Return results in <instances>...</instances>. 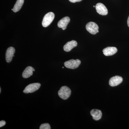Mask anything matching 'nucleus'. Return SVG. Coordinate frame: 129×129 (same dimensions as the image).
<instances>
[{
  "label": "nucleus",
  "instance_id": "9",
  "mask_svg": "<svg viewBox=\"0 0 129 129\" xmlns=\"http://www.w3.org/2000/svg\"><path fill=\"white\" fill-rule=\"evenodd\" d=\"M70 19L69 17H65L61 19L57 24L58 27L61 28L63 30L67 28V25L70 22Z\"/></svg>",
  "mask_w": 129,
  "mask_h": 129
},
{
  "label": "nucleus",
  "instance_id": "14",
  "mask_svg": "<svg viewBox=\"0 0 129 129\" xmlns=\"http://www.w3.org/2000/svg\"><path fill=\"white\" fill-rule=\"evenodd\" d=\"M24 0H17L16 4L14 5L13 8V11L14 12H17L21 9L23 5Z\"/></svg>",
  "mask_w": 129,
  "mask_h": 129
},
{
  "label": "nucleus",
  "instance_id": "17",
  "mask_svg": "<svg viewBox=\"0 0 129 129\" xmlns=\"http://www.w3.org/2000/svg\"><path fill=\"white\" fill-rule=\"evenodd\" d=\"M82 1V0H69L70 2L73 3H75L76 2H80L81 1Z\"/></svg>",
  "mask_w": 129,
  "mask_h": 129
},
{
  "label": "nucleus",
  "instance_id": "4",
  "mask_svg": "<svg viewBox=\"0 0 129 129\" xmlns=\"http://www.w3.org/2000/svg\"><path fill=\"white\" fill-rule=\"evenodd\" d=\"M41 85L39 83L30 84L25 87L23 92L26 94L34 92L39 89Z\"/></svg>",
  "mask_w": 129,
  "mask_h": 129
},
{
  "label": "nucleus",
  "instance_id": "16",
  "mask_svg": "<svg viewBox=\"0 0 129 129\" xmlns=\"http://www.w3.org/2000/svg\"><path fill=\"white\" fill-rule=\"evenodd\" d=\"M6 122L4 120H2L0 122V127H3L6 124Z\"/></svg>",
  "mask_w": 129,
  "mask_h": 129
},
{
  "label": "nucleus",
  "instance_id": "12",
  "mask_svg": "<svg viewBox=\"0 0 129 129\" xmlns=\"http://www.w3.org/2000/svg\"><path fill=\"white\" fill-rule=\"evenodd\" d=\"M90 114L92 116L93 119L95 120H100L102 116V111L96 109H92L91 111Z\"/></svg>",
  "mask_w": 129,
  "mask_h": 129
},
{
  "label": "nucleus",
  "instance_id": "5",
  "mask_svg": "<svg viewBox=\"0 0 129 129\" xmlns=\"http://www.w3.org/2000/svg\"><path fill=\"white\" fill-rule=\"evenodd\" d=\"M86 28L87 31L91 34L95 35L97 33V31L99 29V27L95 22H91L86 24Z\"/></svg>",
  "mask_w": 129,
  "mask_h": 129
},
{
  "label": "nucleus",
  "instance_id": "2",
  "mask_svg": "<svg viewBox=\"0 0 129 129\" xmlns=\"http://www.w3.org/2000/svg\"><path fill=\"white\" fill-rule=\"evenodd\" d=\"M55 18V14L52 12L47 13L45 16L42 22V25L44 27H48L52 22Z\"/></svg>",
  "mask_w": 129,
  "mask_h": 129
},
{
  "label": "nucleus",
  "instance_id": "15",
  "mask_svg": "<svg viewBox=\"0 0 129 129\" xmlns=\"http://www.w3.org/2000/svg\"><path fill=\"white\" fill-rule=\"evenodd\" d=\"M40 129H51L50 125L48 123L42 124L40 125Z\"/></svg>",
  "mask_w": 129,
  "mask_h": 129
},
{
  "label": "nucleus",
  "instance_id": "18",
  "mask_svg": "<svg viewBox=\"0 0 129 129\" xmlns=\"http://www.w3.org/2000/svg\"><path fill=\"white\" fill-rule=\"evenodd\" d=\"M127 24H128V26L129 27V16L128 17V20H127Z\"/></svg>",
  "mask_w": 129,
  "mask_h": 129
},
{
  "label": "nucleus",
  "instance_id": "6",
  "mask_svg": "<svg viewBox=\"0 0 129 129\" xmlns=\"http://www.w3.org/2000/svg\"><path fill=\"white\" fill-rule=\"evenodd\" d=\"M97 12L102 16H105L108 13V11L106 7L102 3H98L95 6Z\"/></svg>",
  "mask_w": 129,
  "mask_h": 129
},
{
  "label": "nucleus",
  "instance_id": "1",
  "mask_svg": "<svg viewBox=\"0 0 129 129\" xmlns=\"http://www.w3.org/2000/svg\"><path fill=\"white\" fill-rule=\"evenodd\" d=\"M71 94V90L67 86L61 87L58 91V95L60 98L63 100L68 99Z\"/></svg>",
  "mask_w": 129,
  "mask_h": 129
},
{
  "label": "nucleus",
  "instance_id": "19",
  "mask_svg": "<svg viewBox=\"0 0 129 129\" xmlns=\"http://www.w3.org/2000/svg\"><path fill=\"white\" fill-rule=\"evenodd\" d=\"M1 88H0V93H1Z\"/></svg>",
  "mask_w": 129,
  "mask_h": 129
},
{
  "label": "nucleus",
  "instance_id": "21",
  "mask_svg": "<svg viewBox=\"0 0 129 129\" xmlns=\"http://www.w3.org/2000/svg\"><path fill=\"white\" fill-rule=\"evenodd\" d=\"M62 68H63H63H64V67H62Z\"/></svg>",
  "mask_w": 129,
  "mask_h": 129
},
{
  "label": "nucleus",
  "instance_id": "20",
  "mask_svg": "<svg viewBox=\"0 0 129 129\" xmlns=\"http://www.w3.org/2000/svg\"><path fill=\"white\" fill-rule=\"evenodd\" d=\"M93 7H95V6H93Z\"/></svg>",
  "mask_w": 129,
  "mask_h": 129
},
{
  "label": "nucleus",
  "instance_id": "11",
  "mask_svg": "<svg viewBox=\"0 0 129 129\" xmlns=\"http://www.w3.org/2000/svg\"><path fill=\"white\" fill-rule=\"evenodd\" d=\"M77 45L78 44L77 42L75 41L72 40L68 42L63 46V50L65 51L68 52L70 51L72 49L77 46Z\"/></svg>",
  "mask_w": 129,
  "mask_h": 129
},
{
  "label": "nucleus",
  "instance_id": "3",
  "mask_svg": "<svg viewBox=\"0 0 129 129\" xmlns=\"http://www.w3.org/2000/svg\"><path fill=\"white\" fill-rule=\"evenodd\" d=\"M81 64V61L79 59H72L64 63V66L67 68L74 69L77 68Z\"/></svg>",
  "mask_w": 129,
  "mask_h": 129
},
{
  "label": "nucleus",
  "instance_id": "7",
  "mask_svg": "<svg viewBox=\"0 0 129 129\" xmlns=\"http://www.w3.org/2000/svg\"><path fill=\"white\" fill-rule=\"evenodd\" d=\"M123 79L122 77L119 76H115L112 77L109 81V84L112 87L117 86L120 84L123 81Z\"/></svg>",
  "mask_w": 129,
  "mask_h": 129
},
{
  "label": "nucleus",
  "instance_id": "8",
  "mask_svg": "<svg viewBox=\"0 0 129 129\" xmlns=\"http://www.w3.org/2000/svg\"><path fill=\"white\" fill-rule=\"evenodd\" d=\"M15 49L14 47H10L8 48L6 52V59L7 62L9 63L11 62L13 57L14 56Z\"/></svg>",
  "mask_w": 129,
  "mask_h": 129
},
{
  "label": "nucleus",
  "instance_id": "10",
  "mask_svg": "<svg viewBox=\"0 0 129 129\" xmlns=\"http://www.w3.org/2000/svg\"><path fill=\"white\" fill-rule=\"evenodd\" d=\"M103 52V54L106 56H112L117 52V49L113 47H108L104 48Z\"/></svg>",
  "mask_w": 129,
  "mask_h": 129
},
{
  "label": "nucleus",
  "instance_id": "13",
  "mask_svg": "<svg viewBox=\"0 0 129 129\" xmlns=\"http://www.w3.org/2000/svg\"><path fill=\"white\" fill-rule=\"evenodd\" d=\"M35 71L34 69L32 67H27L23 71L22 76L24 78H28L33 75V72H35Z\"/></svg>",
  "mask_w": 129,
  "mask_h": 129
}]
</instances>
